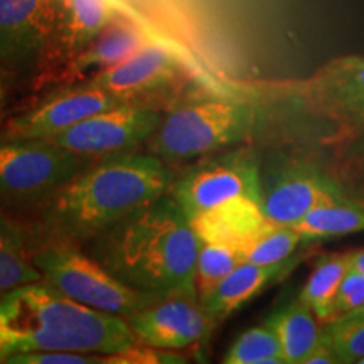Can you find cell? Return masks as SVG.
Instances as JSON below:
<instances>
[{
    "mask_svg": "<svg viewBox=\"0 0 364 364\" xmlns=\"http://www.w3.org/2000/svg\"><path fill=\"white\" fill-rule=\"evenodd\" d=\"M226 364H285L284 349L272 326L265 321L250 327L231 344L223 358Z\"/></svg>",
    "mask_w": 364,
    "mask_h": 364,
    "instance_id": "23",
    "label": "cell"
},
{
    "mask_svg": "<svg viewBox=\"0 0 364 364\" xmlns=\"http://www.w3.org/2000/svg\"><path fill=\"white\" fill-rule=\"evenodd\" d=\"M297 258H290L275 265H257L250 262L240 263L199 302L203 304L213 321H225L258 294H262L267 287L284 279L294 267H297Z\"/></svg>",
    "mask_w": 364,
    "mask_h": 364,
    "instance_id": "18",
    "label": "cell"
},
{
    "mask_svg": "<svg viewBox=\"0 0 364 364\" xmlns=\"http://www.w3.org/2000/svg\"><path fill=\"white\" fill-rule=\"evenodd\" d=\"M41 279L33 262V233L0 211V295Z\"/></svg>",
    "mask_w": 364,
    "mask_h": 364,
    "instance_id": "21",
    "label": "cell"
},
{
    "mask_svg": "<svg viewBox=\"0 0 364 364\" xmlns=\"http://www.w3.org/2000/svg\"><path fill=\"white\" fill-rule=\"evenodd\" d=\"M125 321L139 343L171 351L203 343L215 326L194 294L164 295Z\"/></svg>",
    "mask_w": 364,
    "mask_h": 364,
    "instance_id": "13",
    "label": "cell"
},
{
    "mask_svg": "<svg viewBox=\"0 0 364 364\" xmlns=\"http://www.w3.org/2000/svg\"><path fill=\"white\" fill-rule=\"evenodd\" d=\"M304 236L295 226L268 225L241 248L245 262L257 265H275L292 258L295 250L304 243Z\"/></svg>",
    "mask_w": 364,
    "mask_h": 364,
    "instance_id": "24",
    "label": "cell"
},
{
    "mask_svg": "<svg viewBox=\"0 0 364 364\" xmlns=\"http://www.w3.org/2000/svg\"><path fill=\"white\" fill-rule=\"evenodd\" d=\"M33 262L43 280L59 292L86 307L112 316L127 318L164 295H169L134 289L117 279L78 245L39 238L34 233Z\"/></svg>",
    "mask_w": 364,
    "mask_h": 364,
    "instance_id": "5",
    "label": "cell"
},
{
    "mask_svg": "<svg viewBox=\"0 0 364 364\" xmlns=\"http://www.w3.org/2000/svg\"><path fill=\"white\" fill-rule=\"evenodd\" d=\"M124 102L88 81L58 86L33 108L14 117L0 139L49 140L73 125Z\"/></svg>",
    "mask_w": 364,
    "mask_h": 364,
    "instance_id": "12",
    "label": "cell"
},
{
    "mask_svg": "<svg viewBox=\"0 0 364 364\" xmlns=\"http://www.w3.org/2000/svg\"><path fill=\"white\" fill-rule=\"evenodd\" d=\"M339 318H351V321H359V318H364V306H363V307H359V309H356V311H353V312L346 314V316L339 317Z\"/></svg>",
    "mask_w": 364,
    "mask_h": 364,
    "instance_id": "31",
    "label": "cell"
},
{
    "mask_svg": "<svg viewBox=\"0 0 364 364\" xmlns=\"http://www.w3.org/2000/svg\"><path fill=\"white\" fill-rule=\"evenodd\" d=\"M152 41L144 26L130 19L125 14H120L103 33L91 43L83 53H80L54 80V85L65 86L91 80L108 68L125 61L132 54L142 49Z\"/></svg>",
    "mask_w": 364,
    "mask_h": 364,
    "instance_id": "16",
    "label": "cell"
},
{
    "mask_svg": "<svg viewBox=\"0 0 364 364\" xmlns=\"http://www.w3.org/2000/svg\"><path fill=\"white\" fill-rule=\"evenodd\" d=\"M4 95H6V90H4L2 75H0V107H2V103H4Z\"/></svg>",
    "mask_w": 364,
    "mask_h": 364,
    "instance_id": "32",
    "label": "cell"
},
{
    "mask_svg": "<svg viewBox=\"0 0 364 364\" xmlns=\"http://www.w3.org/2000/svg\"><path fill=\"white\" fill-rule=\"evenodd\" d=\"M343 193V186L311 159L275 156L260 162V199L272 225H299L316 204Z\"/></svg>",
    "mask_w": 364,
    "mask_h": 364,
    "instance_id": "8",
    "label": "cell"
},
{
    "mask_svg": "<svg viewBox=\"0 0 364 364\" xmlns=\"http://www.w3.org/2000/svg\"><path fill=\"white\" fill-rule=\"evenodd\" d=\"M304 240H322L364 231V199L348 193L334 196L316 204L299 225Z\"/></svg>",
    "mask_w": 364,
    "mask_h": 364,
    "instance_id": "20",
    "label": "cell"
},
{
    "mask_svg": "<svg viewBox=\"0 0 364 364\" xmlns=\"http://www.w3.org/2000/svg\"><path fill=\"white\" fill-rule=\"evenodd\" d=\"M364 306V272L356 268H349L346 273L343 284L339 287L338 297L334 302V311H332V321L346 316V314L356 311Z\"/></svg>",
    "mask_w": 364,
    "mask_h": 364,
    "instance_id": "28",
    "label": "cell"
},
{
    "mask_svg": "<svg viewBox=\"0 0 364 364\" xmlns=\"http://www.w3.org/2000/svg\"><path fill=\"white\" fill-rule=\"evenodd\" d=\"M258 108L220 95H189L172 105L147 140L149 154L166 164L194 162L235 147L255 134Z\"/></svg>",
    "mask_w": 364,
    "mask_h": 364,
    "instance_id": "4",
    "label": "cell"
},
{
    "mask_svg": "<svg viewBox=\"0 0 364 364\" xmlns=\"http://www.w3.org/2000/svg\"><path fill=\"white\" fill-rule=\"evenodd\" d=\"M120 14L113 0H58L56 21L43 68L36 80L38 85H54L59 73Z\"/></svg>",
    "mask_w": 364,
    "mask_h": 364,
    "instance_id": "14",
    "label": "cell"
},
{
    "mask_svg": "<svg viewBox=\"0 0 364 364\" xmlns=\"http://www.w3.org/2000/svg\"><path fill=\"white\" fill-rule=\"evenodd\" d=\"M164 118L161 108L150 105L124 103L100 112L54 135V144L90 161L135 152L154 135Z\"/></svg>",
    "mask_w": 364,
    "mask_h": 364,
    "instance_id": "9",
    "label": "cell"
},
{
    "mask_svg": "<svg viewBox=\"0 0 364 364\" xmlns=\"http://www.w3.org/2000/svg\"><path fill=\"white\" fill-rule=\"evenodd\" d=\"M172 181L169 166L152 154L97 161L39 209L36 235L83 248L122 218L169 193Z\"/></svg>",
    "mask_w": 364,
    "mask_h": 364,
    "instance_id": "2",
    "label": "cell"
},
{
    "mask_svg": "<svg viewBox=\"0 0 364 364\" xmlns=\"http://www.w3.org/2000/svg\"><path fill=\"white\" fill-rule=\"evenodd\" d=\"M359 364H364V359H363V361H361V363H359Z\"/></svg>",
    "mask_w": 364,
    "mask_h": 364,
    "instance_id": "33",
    "label": "cell"
},
{
    "mask_svg": "<svg viewBox=\"0 0 364 364\" xmlns=\"http://www.w3.org/2000/svg\"><path fill=\"white\" fill-rule=\"evenodd\" d=\"M307 105L343 124L364 122V58L334 59L302 86Z\"/></svg>",
    "mask_w": 364,
    "mask_h": 364,
    "instance_id": "15",
    "label": "cell"
},
{
    "mask_svg": "<svg viewBox=\"0 0 364 364\" xmlns=\"http://www.w3.org/2000/svg\"><path fill=\"white\" fill-rule=\"evenodd\" d=\"M351 267L353 252L327 255L316 263L307 282L300 290L299 299L316 312L322 324L332 321V311H334L339 287Z\"/></svg>",
    "mask_w": 364,
    "mask_h": 364,
    "instance_id": "22",
    "label": "cell"
},
{
    "mask_svg": "<svg viewBox=\"0 0 364 364\" xmlns=\"http://www.w3.org/2000/svg\"><path fill=\"white\" fill-rule=\"evenodd\" d=\"M6 364H107V356L71 351H34L16 354Z\"/></svg>",
    "mask_w": 364,
    "mask_h": 364,
    "instance_id": "27",
    "label": "cell"
},
{
    "mask_svg": "<svg viewBox=\"0 0 364 364\" xmlns=\"http://www.w3.org/2000/svg\"><path fill=\"white\" fill-rule=\"evenodd\" d=\"M243 252L230 245L206 243L201 241L196 263V294L203 300L225 277L230 275L240 263H243Z\"/></svg>",
    "mask_w": 364,
    "mask_h": 364,
    "instance_id": "25",
    "label": "cell"
},
{
    "mask_svg": "<svg viewBox=\"0 0 364 364\" xmlns=\"http://www.w3.org/2000/svg\"><path fill=\"white\" fill-rule=\"evenodd\" d=\"M58 0H0V70L38 80Z\"/></svg>",
    "mask_w": 364,
    "mask_h": 364,
    "instance_id": "10",
    "label": "cell"
},
{
    "mask_svg": "<svg viewBox=\"0 0 364 364\" xmlns=\"http://www.w3.org/2000/svg\"><path fill=\"white\" fill-rule=\"evenodd\" d=\"M86 81L124 103L156 107L152 102L176 93L184 81V68L169 48L152 39L125 61Z\"/></svg>",
    "mask_w": 364,
    "mask_h": 364,
    "instance_id": "11",
    "label": "cell"
},
{
    "mask_svg": "<svg viewBox=\"0 0 364 364\" xmlns=\"http://www.w3.org/2000/svg\"><path fill=\"white\" fill-rule=\"evenodd\" d=\"M169 193L189 220L236 196L260 199V159L236 145L209 154L174 177Z\"/></svg>",
    "mask_w": 364,
    "mask_h": 364,
    "instance_id": "7",
    "label": "cell"
},
{
    "mask_svg": "<svg viewBox=\"0 0 364 364\" xmlns=\"http://www.w3.org/2000/svg\"><path fill=\"white\" fill-rule=\"evenodd\" d=\"M353 268L359 272H364V248L353 252Z\"/></svg>",
    "mask_w": 364,
    "mask_h": 364,
    "instance_id": "30",
    "label": "cell"
},
{
    "mask_svg": "<svg viewBox=\"0 0 364 364\" xmlns=\"http://www.w3.org/2000/svg\"><path fill=\"white\" fill-rule=\"evenodd\" d=\"M339 363L341 359L338 356V353L334 351V348H332L331 341L327 339L326 331H324V339L321 341V344H318L317 348L306 358V361H304V364H339Z\"/></svg>",
    "mask_w": 364,
    "mask_h": 364,
    "instance_id": "29",
    "label": "cell"
},
{
    "mask_svg": "<svg viewBox=\"0 0 364 364\" xmlns=\"http://www.w3.org/2000/svg\"><path fill=\"white\" fill-rule=\"evenodd\" d=\"M201 241L243 248L253 236L270 225L262 201L252 196H236L191 220Z\"/></svg>",
    "mask_w": 364,
    "mask_h": 364,
    "instance_id": "17",
    "label": "cell"
},
{
    "mask_svg": "<svg viewBox=\"0 0 364 364\" xmlns=\"http://www.w3.org/2000/svg\"><path fill=\"white\" fill-rule=\"evenodd\" d=\"M267 322L279 336L285 364H304L324 339V324L299 297L272 312Z\"/></svg>",
    "mask_w": 364,
    "mask_h": 364,
    "instance_id": "19",
    "label": "cell"
},
{
    "mask_svg": "<svg viewBox=\"0 0 364 364\" xmlns=\"http://www.w3.org/2000/svg\"><path fill=\"white\" fill-rule=\"evenodd\" d=\"M327 339L341 363H361L364 359V318H336L324 324Z\"/></svg>",
    "mask_w": 364,
    "mask_h": 364,
    "instance_id": "26",
    "label": "cell"
},
{
    "mask_svg": "<svg viewBox=\"0 0 364 364\" xmlns=\"http://www.w3.org/2000/svg\"><path fill=\"white\" fill-rule=\"evenodd\" d=\"M136 343L124 317L86 307L43 279L0 295V363L34 351L115 356Z\"/></svg>",
    "mask_w": 364,
    "mask_h": 364,
    "instance_id": "3",
    "label": "cell"
},
{
    "mask_svg": "<svg viewBox=\"0 0 364 364\" xmlns=\"http://www.w3.org/2000/svg\"><path fill=\"white\" fill-rule=\"evenodd\" d=\"M93 162L53 140L0 139V211L38 213Z\"/></svg>",
    "mask_w": 364,
    "mask_h": 364,
    "instance_id": "6",
    "label": "cell"
},
{
    "mask_svg": "<svg viewBox=\"0 0 364 364\" xmlns=\"http://www.w3.org/2000/svg\"><path fill=\"white\" fill-rule=\"evenodd\" d=\"M201 240L171 193L122 218L86 243L95 260L134 289L196 294Z\"/></svg>",
    "mask_w": 364,
    "mask_h": 364,
    "instance_id": "1",
    "label": "cell"
}]
</instances>
